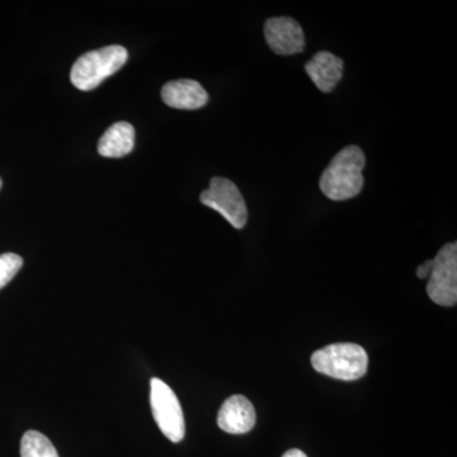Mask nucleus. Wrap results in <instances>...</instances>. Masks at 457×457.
Here are the masks:
<instances>
[{
    "label": "nucleus",
    "instance_id": "f257e3e1",
    "mask_svg": "<svg viewBox=\"0 0 457 457\" xmlns=\"http://www.w3.org/2000/svg\"><path fill=\"white\" fill-rule=\"evenodd\" d=\"M365 153L356 145L345 146L335 155L319 180V187L333 201L356 197L362 191Z\"/></svg>",
    "mask_w": 457,
    "mask_h": 457
},
{
    "label": "nucleus",
    "instance_id": "f03ea898",
    "mask_svg": "<svg viewBox=\"0 0 457 457\" xmlns=\"http://www.w3.org/2000/svg\"><path fill=\"white\" fill-rule=\"evenodd\" d=\"M312 365L318 372L329 378L354 381L368 372L369 357L359 345L336 343L314 352Z\"/></svg>",
    "mask_w": 457,
    "mask_h": 457
},
{
    "label": "nucleus",
    "instance_id": "7ed1b4c3",
    "mask_svg": "<svg viewBox=\"0 0 457 457\" xmlns=\"http://www.w3.org/2000/svg\"><path fill=\"white\" fill-rule=\"evenodd\" d=\"M129 59L128 50L120 45L89 51L74 62L71 80L75 88L88 92L119 71Z\"/></svg>",
    "mask_w": 457,
    "mask_h": 457
},
{
    "label": "nucleus",
    "instance_id": "20e7f679",
    "mask_svg": "<svg viewBox=\"0 0 457 457\" xmlns=\"http://www.w3.org/2000/svg\"><path fill=\"white\" fill-rule=\"evenodd\" d=\"M150 404L156 425L168 440L179 444L186 433L185 417L176 393L161 378H152Z\"/></svg>",
    "mask_w": 457,
    "mask_h": 457
},
{
    "label": "nucleus",
    "instance_id": "39448f33",
    "mask_svg": "<svg viewBox=\"0 0 457 457\" xmlns=\"http://www.w3.org/2000/svg\"><path fill=\"white\" fill-rule=\"evenodd\" d=\"M200 201L204 206L215 210L225 220L236 228H243L248 220V210L245 197L231 180L213 177L210 187L201 194Z\"/></svg>",
    "mask_w": 457,
    "mask_h": 457
},
{
    "label": "nucleus",
    "instance_id": "423d86ee",
    "mask_svg": "<svg viewBox=\"0 0 457 457\" xmlns=\"http://www.w3.org/2000/svg\"><path fill=\"white\" fill-rule=\"evenodd\" d=\"M427 294L441 306H455L457 303V245L442 246L433 260Z\"/></svg>",
    "mask_w": 457,
    "mask_h": 457
},
{
    "label": "nucleus",
    "instance_id": "0eeeda50",
    "mask_svg": "<svg viewBox=\"0 0 457 457\" xmlns=\"http://www.w3.org/2000/svg\"><path fill=\"white\" fill-rule=\"evenodd\" d=\"M264 37L270 50L278 55H294L305 49L302 26L290 17L269 18L264 23Z\"/></svg>",
    "mask_w": 457,
    "mask_h": 457
},
{
    "label": "nucleus",
    "instance_id": "6e6552de",
    "mask_svg": "<svg viewBox=\"0 0 457 457\" xmlns=\"http://www.w3.org/2000/svg\"><path fill=\"white\" fill-rule=\"evenodd\" d=\"M257 420L253 404L245 396L233 395L219 411L218 426L230 435H243L253 428Z\"/></svg>",
    "mask_w": 457,
    "mask_h": 457
},
{
    "label": "nucleus",
    "instance_id": "1a4fd4ad",
    "mask_svg": "<svg viewBox=\"0 0 457 457\" xmlns=\"http://www.w3.org/2000/svg\"><path fill=\"white\" fill-rule=\"evenodd\" d=\"M165 104L177 110H198L209 102V95L196 80L179 79L165 84L162 89Z\"/></svg>",
    "mask_w": 457,
    "mask_h": 457
},
{
    "label": "nucleus",
    "instance_id": "9d476101",
    "mask_svg": "<svg viewBox=\"0 0 457 457\" xmlns=\"http://www.w3.org/2000/svg\"><path fill=\"white\" fill-rule=\"evenodd\" d=\"M343 65V60L335 54L320 51L306 62L305 71L320 92L330 93L342 80Z\"/></svg>",
    "mask_w": 457,
    "mask_h": 457
},
{
    "label": "nucleus",
    "instance_id": "9b49d317",
    "mask_svg": "<svg viewBox=\"0 0 457 457\" xmlns=\"http://www.w3.org/2000/svg\"><path fill=\"white\" fill-rule=\"evenodd\" d=\"M134 145V126L129 122H117L102 135L98 143V153L104 158H122L130 154Z\"/></svg>",
    "mask_w": 457,
    "mask_h": 457
},
{
    "label": "nucleus",
    "instance_id": "f8f14e48",
    "mask_svg": "<svg viewBox=\"0 0 457 457\" xmlns=\"http://www.w3.org/2000/svg\"><path fill=\"white\" fill-rule=\"evenodd\" d=\"M21 457H59V453L46 436L27 431L21 441Z\"/></svg>",
    "mask_w": 457,
    "mask_h": 457
},
{
    "label": "nucleus",
    "instance_id": "ddd939ff",
    "mask_svg": "<svg viewBox=\"0 0 457 457\" xmlns=\"http://www.w3.org/2000/svg\"><path fill=\"white\" fill-rule=\"evenodd\" d=\"M23 266L22 257L14 253L0 254V288L4 287Z\"/></svg>",
    "mask_w": 457,
    "mask_h": 457
},
{
    "label": "nucleus",
    "instance_id": "4468645a",
    "mask_svg": "<svg viewBox=\"0 0 457 457\" xmlns=\"http://www.w3.org/2000/svg\"><path fill=\"white\" fill-rule=\"evenodd\" d=\"M432 266H433V260L427 261L426 263L422 264V266L418 267V270H417L418 278L425 279L427 278H429V275H431Z\"/></svg>",
    "mask_w": 457,
    "mask_h": 457
},
{
    "label": "nucleus",
    "instance_id": "2eb2a0df",
    "mask_svg": "<svg viewBox=\"0 0 457 457\" xmlns=\"http://www.w3.org/2000/svg\"><path fill=\"white\" fill-rule=\"evenodd\" d=\"M282 457H308L305 455V453H303L302 450L293 449L290 451H287V453H285Z\"/></svg>",
    "mask_w": 457,
    "mask_h": 457
},
{
    "label": "nucleus",
    "instance_id": "dca6fc26",
    "mask_svg": "<svg viewBox=\"0 0 457 457\" xmlns=\"http://www.w3.org/2000/svg\"><path fill=\"white\" fill-rule=\"evenodd\" d=\"M0 188H2V179H0Z\"/></svg>",
    "mask_w": 457,
    "mask_h": 457
}]
</instances>
